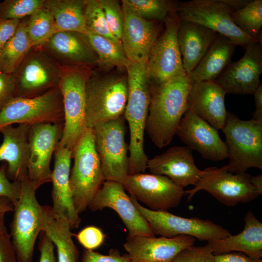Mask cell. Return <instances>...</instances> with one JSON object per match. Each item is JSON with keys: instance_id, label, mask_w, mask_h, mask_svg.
I'll return each mask as SVG.
<instances>
[{"instance_id": "6da1fadb", "label": "cell", "mask_w": 262, "mask_h": 262, "mask_svg": "<svg viewBox=\"0 0 262 262\" xmlns=\"http://www.w3.org/2000/svg\"><path fill=\"white\" fill-rule=\"evenodd\" d=\"M192 82L187 75L159 85H152L145 131L159 148L168 145L176 134L188 109V97Z\"/></svg>"}, {"instance_id": "7a4b0ae2", "label": "cell", "mask_w": 262, "mask_h": 262, "mask_svg": "<svg viewBox=\"0 0 262 262\" xmlns=\"http://www.w3.org/2000/svg\"><path fill=\"white\" fill-rule=\"evenodd\" d=\"M126 69L128 93L124 116L130 130L129 174H134L144 173L149 159L144 144L151 83L147 64L131 62Z\"/></svg>"}, {"instance_id": "3957f363", "label": "cell", "mask_w": 262, "mask_h": 262, "mask_svg": "<svg viewBox=\"0 0 262 262\" xmlns=\"http://www.w3.org/2000/svg\"><path fill=\"white\" fill-rule=\"evenodd\" d=\"M93 70L89 66H61L58 88L64 113L62 137L59 145L73 151L87 129L86 85Z\"/></svg>"}, {"instance_id": "277c9868", "label": "cell", "mask_w": 262, "mask_h": 262, "mask_svg": "<svg viewBox=\"0 0 262 262\" xmlns=\"http://www.w3.org/2000/svg\"><path fill=\"white\" fill-rule=\"evenodd\" d=\"M69 183L74 207L84 212L106 180L94 143L93 128H87L72 152Z\"/></svg>"}, {"instance_id": "5b68a950", "label": "cell", "mask_w": 262, "mask_h": 262, "mask_svg": "<svg viewBox=\"0 0 262 262\" xmlns=\"http://www.w3.org/2000/svg\"><path fill=\"white\" fill-rule=\"evenodd\" d=\"M87 128L124 115L128 98L127 76L92 70L86 85Z\"/></svg>"}, {"instance_id": "8992f818", "label": "cell", "mask_w": 262, "mask_h": 262, "mask_svg": "<svg viewBox=\"0 0 262 262\" xmlns=\"http://www.w3.org/2000/svg\"><path fill=\"white\" fill-rule=\"evenodd\" d=\"M226 137L229 172L244 173L250 167L262 169V121L240 119L228 113L222 128Z\"/></svg>"}, {"instance_id": "52a82bcc", "label": "cell", "mask_w": 262, "mask_h": 262, "mask_svg": "<svg viewBox=\"0 0 262 262\" xmlns=\"http://www.w3.org/2000/svg\"><path fill=\"white\" fill-rule=\"evenodd\" d=\"M20 181V195L14 205L10 234L18 262H33L35 241L42 231V206L36 198L28 175Z\"/></svg>"}, {"instance_id": "ba28073f", "label": "cell", "mask_w": 262, "mask_h": 262, "mask_svg": "<svg viewBox=\"0 0 262 262\" xmlns=\"http://www.w3.org/2000/svg\"><path fill=\"white\" fill-rule=\"evenodd\" d=\"M235 10L229 0H192L178 2L177 15L180 20L195 22L229 38L245 48L258 41L241 30L233 22L231 14Z\"/></svg>"}, {"instance_id": "9c48e42d", "label": "cell", "mask_w": 262, "mask_h": 262, "mask_svg": "<svg viewBox=\"0 0 262 262\" xmlns=\"http://www.w3.org/2000/svg\"><path fill=\"white\" fill-rule=\"evenodd\" d=\"M124 115L96 125L95 147L106 180L122 183L129 175V147L125 141Z\"/></svg>"}, {"instance_id": "30bf717a", "label": "cell", "mask_w": 262, "mask_h": 262, "mask_svg": "<svg viewBox=\"0 0 262 262\" xmlns=\"http://www.w3.org/2000/svg\"><path fill=\"white\" fill-rule=\"evenodd\" d=\"M61 66L40 47H32L13 74L15 98L40 96L58 86Z\"/></svg>"}, {"instance_id": "8fae6325", "label": "cell", "mask_w": 262, "mask_h": 262, "mask_svg": "<svg viewBox=\"0 0 262 262\" xmlns=\"http://www.w3.org/2000/svg\"><path fill=\"white\" fill-rule=\"evenodd\" d=\"M131 198L155 234L169 238L188 235L200 241H207L224 239L231 235L227 229L211 220L198 217H183L167 211L151 210L141 205L133 197Z\"/></svg>"}, {"instance_id": "7c38bea8", "label": "cell", "mask_w": 262, "mask_h": 262, "mask_svg": "<svg viewBox=\"0 0 262 262\" xmlns=\"http://www.w3.org/2000/svg\"><path fill=\"white\" fill-rule=\"evenodd\" d=\"M64 122L62 96L58 86L40 96L15 98L0 111V128L14 124L32 126Z\"/></svg>"}, {"instance_id": "4fadbf2b", "label": "cell", "mask_w": 262, "mask_h": 262, "mask_svg": "<svg viewBox=\"0 0 262 262\" xmlns=\"http://www.w3.org/2000/svg\"><path fill=\"white\" fill-rule=\"evenodd\" d=\"M251 176L246 173L233 174L227 165L221 168L209 167L203 170L195 187L184 191L190 200L200 190H205L229 206L246 203L260 196L250 182Z\"/></svg>"}, {"instance_id": "5bb4252c", "label": "cell", "mask_w": 262, "mask_h": 262, "mask_svg": "<svg viewBox=\"0 0 262 262\" xmlns=\"http://www.w3.org/2000/svg\"><path fill=\"white\" fill-rule=\"evenodd\" d=\"M179 21L176 11L165 22L164 31L151 49L147 68L152 85H159L174 78L187 75L177 39Z\"/></svg>"}, {"instance_id": "9a60e30c", "label": "cell", "mask_w": 262, "mask_h": 262, "mask_svg": "<svg viewBox=\"0 0 262 262\" xmlns=\"http://www.w3.org/2000/svg\"><path fill=\"white\" fill-rule=\"evenodd\" d=\"M121 183L131 196L153 211H167L177 207L184 194L183 188L164 175L129 174Z\"/></svg>"}, {"instance_id": "2e32d148", "label": "cell", "mask_w": 262, "mask_h": 262, "mask_svg": "<svg viewBox=\"0 0 262 262\" xmlns=\"http://www.w3.org/2000/svg\"><path fill=\"white\" fill-rule=\"evenodd\" d=\"M64 123H43L31 126L28 177L36 191L51 181L50 163L62 137Z\"/></svg>"}, {"instance_id": "e0dca14e", "label": "cell", "mask_w": 262, "mask_h": 262, "mask_svg": "<svg viewBox=\"0 0 262 262\" xmlns=\"http://www.w3.org/2000/svg\"><path fill=\"white\" fill-rule=\"evenodd\" d=\"M125 191L121 183L105 180L91 202L88 209L93 212L105 208L114 210L127 228L128 237L155 236L151 228Z\"/></svg>"}, {"instance_id": "ac0fdd59", "label": "cell", "mask_w": 262, "mask_h": 262, "mask_svg": "<svg viewBox=\"0 0 262 262\" xmlns=\"http://www.w3.org/2000/svg\"><path fill=\"white\" fill-rule=\"evenodd\" d=\"M243 57L231 62L216 82L227 93L254 94L262 73V42L255 41L245 48Z\"/></svg>"}, {"instance_id": "d6986e66", "label": "cell", "mask_w": 262, "mask_h": 262, "mask_svg": "<svg viewBox=\"0 0 262 262\" xmlns=\"http://www.w3.org/2000/svg\"><path fill=\"white\" fill-rule=\"evenodd\" d=\"M176 134L187 147L198 152L205 159L219 161L228 158L226 144L217 130L191 110L183 115Z\"/></svg>"}, {"instance_id": "ffe728a7", "label": "cell", "mask_w": 262, "mask_h": 262, "mask_svg": "<svg viewBox=\"0 0 262 262\" xmlns=\"http://www.w3.org/2000/svg\"><path fill=\"white\" fill-rule=\"evenodd\" d=\"M124 25L121 43L124 51L131 62L147 64L151 49L160 35V23L137 16L122 1Z\"/></svg>"}, {"instance_id": "44dd1931", "label": "cell", "mask_w": 262, "mask_h": 262, "mask_svg": "<svg viewBox=\"0 0 262 262\" xmlns=\"http://www.w3.org/2000/svg\"><path fill=\"white\" fill-rule=\"evenodd\" d=\"M195 238L188 235L174 237H127L124 244L131 262H172L182 250L194 246Z\"/></svg>"}, {"instance_id": "7402d4cb", "label": "cell", "mask_w": 262, "mask_h": 262, "mask_svg": "<svg viewBox=\"0 0 262 262\" xmlns=\"http://www.w3.org/2000/svg\"><path fill=\"white\" fill-rule=\"evenodd\" d=\"M39 47L61 66L92 67L98 63L96 52L82 33L59 31Z\"/></svg>"}, {"instance_id": "603a6c76", "label": "cell", "mask_w": 262, "mask_h": 262, "mask_svg": "<svg viewBox=\"0 0 262 262\" xmlns=\"http://www.w3.org/2000/svg\"><path fill=\"white\" fill-rule=\"evenodd\" d=\"M150 173L164 175L184 188L195 185L199 180L202 170L196 166L192 150L187 146H174L147 162Z\"/></svg>"}, {"instance_id": "cb8c5ba5", "label": "cell", "mask_w": 262, "mask_h": 262, "mask_svg": "<svg viewBox=\"0 0 262 262\" xmlns=\"http://www.w3.org/2000/svg\"><path fill=\"white\" fill-rule=\"evenodd\" d=\"M54 154L51 207L55 214L67 220L71 229H76L79 226L81 219L74 206L69 183L72 152L58 145Z\"/></svg>"}, {"instance_id": "d4e9b609", "label": "cell", "mask_w": 262, "mask_h": 262, "mask_svg": "<svg viewBox=\"0 0 262 262\" xmlns=\"http://www.w3.org/2000/svg\"><path fill=\"white\" fill-rule=\"evenodd\" d=\"M226 93L215 81L193 82L188 97V108L216 130L224 126L228 112Z\"/></svg>"}, {"instance_id": "484cf974", "label": "cell", "mask_w": 262, "mask_h": 262, "mask_svg": "<svg viewBox=\"0 0 262 262\" xmlns=\"http://www.w3.org/2000/svg\"><path fill=\"white\" fill-rule=\"evenodd\" d=\"M31 126L18 124L0 128L3 141L0 145V162L7 164L6 174L9 179L20 181L28 175L30 156L29 136Z\"/></svg>"}, {"instance_id": "4316f807", "label": "cell", "mask_w": 262, "mask_h": 262, "mask_svg": "<svg viewBox=\"0 0 262 262\" xmlns=\"http://www.w3.org/2000/svg\"><path fill=\"white\" fill-rule=\"evenodd\" d=\"M219 35L199 24L180 19L177 39L187 75L195 68Z\"/></svg>"}, {"instance_id": "83f0119b", "label": "cell", "mask_w": 262, "mask_h": 262, "mask_svg": "<svg viewBox=\"0 0 262 262\" xmlns=\"http://www.w3.org/2000/svg\"><path fill=\"white\" fill-rule=\"evenodd\" d=\"M245 225L240 233L221 239L208 241L206 246L215 254L239 252L259 259L262 257V224L248 211Z\"/></svg>"}, {"instance_id": "f1b7e54d", "label": "cell", "mask_w": 262, "mask_h": 262, "mask_svg": "<svg viewBox=\"0 0 262 262\" xmlns=\"http://www.w3.org/2000/svg\"><path fill=\"white\" fill-rule=\"evenodd\" d=\"M236 46L229 38L219 35L195 68L187 75L191 81H215L231 62Z\"/></svg>"}, {"instance_id": "f546056e", "label": "cell", "mask_w": 262, "mask_h": 262, "mask_svg": "<svg viewBox=\"0 0 262 262\" xmlns=\"http://www.w3.org/2000/svg\"><path fill=\"white\" fill-rule=\"evenodd\" d=\"M42 231L56 246L57 262H79V252L73 241L67 220L55 214L50 206H42Z\"/></svg>"}, {"instance_id": "4dcf8cb0", "label": "cell", "mask_w": 262, "mask_h": 262, "mask_svg": "<svg viewBox=\"0 0 262 262\" xmlns=\"http://www.w3.org/2000/svg\"><path fill=\"white\" fill-rule=\"evenodd\" d=\"M86 0H45L43 7L53 17L58 31H72L85 34Z\"/></svg>"}, {"instance_id": "1f68e13d", "label": "cell", "mask_w": 262, "mask_h": 262, "mask_svg": "<svg viewBox=\"0 0 262 262\" xmlns=\"http://www.w3.org/2000/svg\"><path fill=\"white\" fill-rule=\"evenodd\" d=\"M27 17L20 20L16 33L0 52V71L13 74L33 47L26 30Z\"/></svg>"}, {"instance_id": "d6a6232c", "label": "cell", "mask_w": 262, "mask_h": 262, "mask_svg": "<svg viewBox=\"0 0 262 262\" xmlns=\"http://www.w3.org/2000/svg\"><path fill=\"white\" fill-rule=\"evenodd\" d=\"M85 34L98 56L97 65L99 69L108 70L115 67L126 68L131 63L122 45L115 44L87 29Z\"/></svg>"}, {"instance_id": "836d02e7", "label": "cell", "mask_w": 262, "mask_h": 262, "mask_svg": "<svg viewBox=\"0 0 262 262\" xmlns=\"http://www.w3.org/2000/svg\"><path fill=\"white\" fill-rule=\"evenodd\" d=\"M234 23L244 32L256 40L262 42V0H249L242 8L232 12Z\"/></svg>"}, {"instance_id": "e575fe53", "label": "cell", "mask_w": 262, "mask_h": 262, "mask_svg": "<svg viewBox=\"0 0 262 262\" xmlns=\"http://www.w3.org/2000/svg\"><path fill=\"white\" fill-rule=\"evenodd\" d=\"M26 30L33 47H38L58 32L54 19L43 7L27 17Z\"/></svg>"}, {"instance_id": "d590c367", "label": "cell", "mask_w": 262, "mask_h": 262, "mask_svg": "<svg viewBox=\"0 0 262 262\" xmlns=\"http://www.w3.org/2000/svg\"><path fill=\"white\" fill-rule=\"evenodd\" d=\"M138 16L147 20L165 22L177 10V2L166 0H124Z\"/></svg>"}, {"instance_id": "8d00e7d4", "label": "cell", "mask_w": 262, "mask_h": 262, "mask_svg": "<svg viewBox=\"0 0 262 262\" xmlns=\"http://www.w3.org/2000/svg\"><path fill=\"white\" fill-rule=\"evenodd\" d=\"M84 21L87 30L115 44L122 45L121 41L111 33L99 0H86Z\"/></svg>"}, {"instance_id": "74e56055", "label": "cell", "mask_w": 262, "mask_h": 262, "mask_svg": "<svg viewBox=\"0 0 262 262\" xmlns=\"http://www.w3.org/2000/svg\"><path fill=\"white\" fill-rule=\"evenodd\" d=\"M45 0H5L0 2V19H18L43 7Z\"/></svg>"}, {"instance_id": "f35d334b", "label": "cell", "mask_w": 262, "mask_h": 262, "mask_svg": "<svg viewBox=\"0 0 262 262\" xmlns=\"http://www.w3.org/2000/svg\"><path fill=\"white\" fill-rule=\"evenodd\" d=\"M99 1L111 33L121 41L124 25L122 6L117 0H99Z\"/></svg>"}, {"instance_id": "ab89813d", "label": "cell", "mask_w": 262, "mask_h": 262, "mask_svg": "<svg viewBox=\"0 0 262 262\" xmlns=\"http://www.w3.org/2000/svg\"><path fill=\"white\" fill-rule=\"evenodd\" d=\"M172 262H215L214 255L206 245L194 246L180 252Z\"/></svg>"}, {"instance_id": "60d3db41", "label": "cell", "mask_w": 262, "mask_h": 262, "mask_svg": "<svg viewBox=\"0 0 262 262\" xmlns=\"http://www.w3.org/2000/svg\"><path fill=\"white\" fill-rule=\"evenodd\" d=\"M105 235L102 230L95 226H88L76 235L79 243L86 250H93L104 242Z\"/></svg>"}, {"instance_id": "b9f144b4", "label": "cell", "mask_w": 262, "mask_h": 262, "mask_svg": "<svg viewBox=\"0 0 262 262\" xmlns=\"http://www.w3.org/2000/svg\"><path fill=\"white\" fill-rule=\"evenodd\" d=\"M7 165L3 163L0 166V196L9 199L14 205L19 197L21 181L11 182L6 174Z\"/></svg>"}, {"instance_id": "7bdbcfd3", "label": "cell", "mask_w": 262, "mask_h": 262, "mask_svg": "<svg viewBox=\"0 0 262 262\" xmlns=\"http://www.w3.org/2000/svg\"><path fill=\"white\" fill-rule=\"evenodd\" d=\"M82 262H131L128 254L120 255L116 250L112 249L109 255H102L93 250L84 249Z\"/></svg>"}, {"instance_id": "ee69618b", "label": "cell", "mask_w": 262, "mask_h": 262, "mask_svg": "<svg viewBox=\"0 0 262 262\" xmlns=\"http://www.w3.org/2000/svg\"><path fill=\"white\" fill-rule=\"evenodd\" d=\"M16 82L13 74L0 71V111L15 98Z\"/></svg>"}, {"instance_id": "f6af8a7d", "label": "cell", "mask_w": 262, "mask_h": 262, "mask_svg": "<svg viewBox=\"0 0 262 262\" xmlns=\"http://www.w3.org/2000/svg\"><path fill=\"white\" fill-rule=\"evenodd\" d=\"M0 262H18L7 229L0 232Z\"/></svg>"}, {"instance_id": "bcb514c9", "label": "cell", "mask_w": 262, "mask_h": 262, "mask_svg": "<svg viewBox=\"0 0 262 262\" xmlns=\"http://www.w3.org/2000/svg\"><path fill=\"white\" fill-rule=\"evenodd\" d=\"M54 246L47 234L42 231L39 235L38 249L40 256L39 262H57L54 253Z\"/></svg>"}, {"instance_id": "7dc6e473", "label": "cell", "mask_w": 262, "mask_h": 262, "mask_svg": "<svg viewBox=\"0 0 262 262\" xmlns=\"http://www.w3.org/2000/svg\"><path fill=\"white\" fill-rule=\"evenodd\" d=\"M20 20L0 19V53L16 33Z\"/></svg>"}, {"instance_id": "c3c4849f", "label": "cell", "mask_w": 262, "mask_h": 262, "mask_svg": "<svg viewBox=\"0 0 262 262\" xmlns=\"http://www.w3.org/2000/svg\"><path fill=\"white\" fill-rule=\"evenodd\" d=\"M215 262H262V258L250 257L239 252L215 254Z\"/></svg>"}, {"instance_id": "681fc988", "label": "cell", "mask_w": 262, "mask_h": 262, "mask_svg": "<svg viewBox=\"0 0 262 262\" xmlns=\"http://www.w3.org/2000/svg\"><path fill=\"white\" fill-rule=\"evenodd\" d=\"M255 110L253 113L252 119L262 121V84L261 83L254 93Z\"/></svg>"}, {"instance_id": "f907efd6", "label": "cell", "mask_w": 262, "mask_h": 262, "mask_svg": "<svg viewBox=\"0 0 262 262\" xmlns=\"http://www.w3.org/2000/svg\"><path fill=\"white\" fill-rule=\"evenodd\" d=\"M14 211V205L7 197L0 196V213H7Z\"/></svg>"}, {"instance_id": "816d5d0a", "label": "cell", "mask_w": 262, "mask_h": 262, "mask_svg": "<svg viewBox=\"0 0 262 262\" xmlns=\"http://www.w3.org/2000/svg\"><path fill=\"white\" fill-rule=\"evenodd\" d=\"M250 181L259 194L261 195L262 193V175H259L251 177Z\"/></svg>"}, {"instance_id": "f5cc1de1", "label": "cell", "mask_w": 262, "mask_h": 262, "mask_svg": "<svg viewBox=\"0 0 262 262\" xmlns=\"http://www.w3.org/2000/svg\"><path fill=\"white\" fill-rule=\"evenodd\" d=\"M5 213H0V232L6 229L5 226Z\"/></svg>"}]
</instances>
